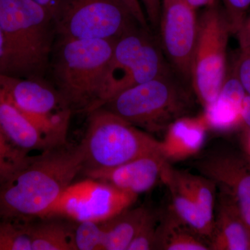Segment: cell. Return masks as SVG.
<instances>
[{"label":"cell","instance_id":"cell-11","mask_svg":"<svg viewBox=\"0 0 250 250\" xmlns=\"http://www.w3.org/2000/svg\"><path fill=\"white\" fill-rule=\"evenodd\" d=\"M162 47L182 76L190 80V67L198 31L196 9L187 0H162L160 22Z\"/></svg>","mask_w":250,"mask_h":250},{"label":"cell","instance_id":"cell-37","mask_svg":"<svg viewBox=\"0 0 250 250\" xmlns=\"http://www.w3.org/2000/svg\"></svg>","mask_w":250,"mask_h":250},{"label":"cell","instance_id":"cell-33","mask_svg":"<svg viewBox=\"0 0 250 250\" xmlns=\"http://www.w3.org/2000/svg\"><path fill=\"white\" fill-rule=\"evenodd\" d=\"M241 123L250 127V96L246 95L241 108Z\"/></svg>","mask_w":250,"mask_h":250},{"label":"cell","instance_id":"cell-21","mask_svg":"<svg viewBox=\"0 0 250 250\" xmlns=\"http://www.w3.org/2000/svg\"><path fill=\"white\" fill-rule=\"evenodd\" d=\"M169 173L174 180L195 200L208 226L213 229L215 223V204L216 185L213 181L200 174L174 169L169 165Z\"/></svg>","mask_w":250,"mask_h":250},{"label":"cell","instance_id":"cell-7","mask_svg":"<svg viewBox=\"0 0 250 250\" xmlns=\"http://www.w3.org/2000/svg\"><path fill=\"white\" fill-rule=\"evenodd\" d=\"M147 31L139 26L115 42L104 77L98 108L123 90L167 72L161 51L151 40Z\"/></svg>","mask_w":250,"mask_h":250},{"label":"cell","instance_id":"cell-1","mask_svg":"<svg viewBox=\"0 0 250 250\" xmlns=\"http://www.w3.org/2000/svg\"><path fill=\"white\" fill-rule=\"evenodd\" d=\"M83 170L80 144L67 143L30 156L0 185V218L25 222L41 218Z\"/></svg>","mask_w":250,"mask_h":250},{"label":"cell","instance_id":"cell-31","mask_svg":"<svg viewBox=\"0 0 250 250\" xmlns=\"http://www.w3.org/2000/svg\"><path fill=\"white\" fill-rule=\"evenodd\" d=\"M236 34L241 49H246L250 41V14L247 16Z\"/></svg>","mask_w":250,"mask_h":250},{"label":"cell","instance_id":"cell-4","mask_svg":"<svg viewBox=\"0 0 250 250\" xmlns=\"http://www.w3.org/2000/svg\"><path fill=\"white\" fill-rule=\"evenodd\" d=\"M85 136L80 143L83 170H106L143 156L162 154V143L104 107L88 113Z\"/></svg>","mask_w":250,"mask_h":250},{"label":"cell","instance_id":"cell-30","mask_svg":"<svg viewBox=\"0 0 250 250\" xmlns=\"http://www.w3.org/2000/svg\"><path fill=\"white\" fill-rule=\"evenodd\" d=\"M129 10L138 23L144 29H149L147 18L140 0H121Z\"/></svg>","mask_w":250,"mask_h":250},{"label":"cell","instance_id":"cell-19","mask_svg":"<svg viewBox=\"0 0 250 250\" xmlns=\"http://www.w3.org/2000/svg\"><path fill=\"white\" fill-rule=\"evenodd\" d=\"M130 208L102 223L103 250H127L136 233L152 213L144 207Z\"/></svg>","mask_w":250,"mask_h":250},{"label":"cell","instance_id":"cell-8","mask_svg":"<svg viewBox=\"0 0 250 250\" xmlns=\"http://www.w3.org/2000/svg\"><path fill=\"white\" fill-rule=\"evenodd\" d=\"M53 20L61 39L117 40L141 26L121 0H61Z\"/></svg>","mask_w":250,"mask_h":250},{"label":"cell","instance_id":"cell-35","mask_svg":"<svg viewBox=\"0 0 250 250\" xmlns=\"http://www.w3.org/2000/svg\"><path fill=\"white\" fill-rule=\"evenodd\" d=\"M35 1L42 5L46 9L48 10L53 16L54 11L57 9L61 0H35Z\"/></svg>","mask_w":250,"mask_h":250},{"label":"cell","instance_id":"cell-29","mask_svg":"<svg viewBox=\"0 0 250 250\" xmlns=\"http://www.w3.org/2000/svg\"><path fill=\"white\" fill-rule=\"evenodd\" d=\"M147 18L148 24L154 28L159 26L162 0H140Z\"/></svg>","mask_w":250,"mask_h":250},{"label":"cell","instance_id":"cell-28","mask_svg":"<svg viewBox=\"0 0 250 250\" xmlns=\"http://www.w3.org/2000/svg\"><path fill=\"white\" fill-rule=\"evenodd\" d=\"M247 95L250 96V51L241 49L233 72Z\"/></svg>","mask_w":250,"mask_h":250},{"label":"cell","instance_id":"cell-25","mask_svg":"<svg viewBox=\"0 0 250 250\" xmlns=\"http://www.w3.org/2000/svg\"><path fill=\"white\" fill-rule=\"evenodd\" d=\"M102 223L75 222V243L77 250H103Z\"/></svg>","mask_w":250,"mask_h":250},{"label":"cell","instance_id":"cell-5","mask_svg":"<svg viewBox=\"0 0 250 250\" xmlns=\"http://www.w3.org/2000/svg\"><path fill=\"white\" fill-rule=\"evenodd\" d=\"M102 107L151 134L166 131L172 122L186 116L189 99L167 72L123 90Z\"/></svg>","mask_w":250,"mask_h":250},{"label":"cell","instance_id":"cell-10","mask_svg":"<svg viewBox=\"0 0 250 250\" xmlns=\"http://www.w3.org/2000/svg\"><path fill=\"white\" fill-rule=\"evenodd\" d=\"M137 198L111 184L87 178L72 183L42 217L103 223L130 208Z\"/></svg>","mask_w":250,"mask_h":250},{"label":"cell","instance_id":"cell-13","mask_svg":"<svg viewBox=\"0 0 250 250\" xmlns=\"http://www.w3.org/2000/svg\"><path fill=\"white\" fill-rule=\"evenodd\" d=\"M243 161L210 154L195 163L197 170L215 185L231 189L245 223L250 227V169Z\"/></svg>","mask_w":250,"mask_h":250},{"label":"cell","instance_id":"cell-22","mask_svg":"<svg viewBox=\"0 0 250 250\" xmlns=\"http://www.w3.org/2000/svg\"><path fill=\"white\" fill-rule=\"evenodd\" d=\"M203 237L192 231L174 216L164 219L158 229L157 249L164 250H208L210 245Z\"/></svg>","mask_w":250,"mask_h":250},{"label":"cell","instance_id":"cell-23","mask_svg":"<svg viewBox=\"0 0 250 250\" xmlns=\"http://www.w3.org/2000/svg\"><path fill=\"white\" fill-rule=\"evenodd\" d=\"M29 153L15 146L0 126V185L27 163L30 157Z\"/></svg>","mask_w":250,"mask_h":250},{"label":"cell","instance_id":"cell-20","mask_svg":"<svg viewBox=\"0 0 250 250\" xmlns=\"http://www.w3.org/2000/svg\"><path fill=\"white\" fill-rule=\"evenodd\" d=\"M167 163L163 172L161 181L167 186L172 199V208L174 216L181 223L203 238L210 239L213 229L208 226L195 200L187 190L177 184L169 173Z\"/></svg>","mask_w":250,"mask_h":250},{"label":"cell","instance_id":"cell-6","mask_svg":"<svg viewBox=\"0 0 250 250\" xmlns=\"http://www.w3.org/2000/svg\"><path fill=\"white\" fill-rule=\"evenodd\" d=\"M231 27L218 3L204 8L192 54L190 80L204 108L218 98L226 80L227 54Z\"/></svg>","mask_w":250,"mask_h":250},{"label":"cell","instance_id":"cell-3","mask_svg":"<svg viewBox=\"0 0 250 250\" xmlns=\"http://www.w3.org/2000/svg\"><path fill=\"white\" fill-rule=\"evenodd\" d=\"M116 40L58 38L52 51L56 87L70 108L88 114L98 108L104 77Z\"/></svg>","mask_w":250,"mask_h":250},{"label":"cell","instance_id":"cell-17","mask_svg":"<svg viewBox=\"0 0 250 250\" xmlns=\"http://www.w3.org/2000/svg\"><path fill=\"white\" fill-rule=\"evenodd\" d=\"M218 217L210 238V250H246L250 248V229L237 205L221 197Z\"/></svg>","mask_w":250,"mask_h":250},{"label":"cell","instance_id":"cell-9","mask_svg":"<svg viewBox=\"0 0 250 250\" xmlns=\"http://www.w3.org/2000/svg\"><path fill=\"white\" fill-rule=\"evenodd\" d=\"M0 83L51 147L67 143L72 111L57 88L39 78L9 75H0Z\"/></svg>","mask_w":250,"mask_h":250},{"label":"cell","instance_id":"cell-15","mask_svg":"<svg viewBox=\"0 0 250 250\" xmlns=\"http://www.w3.org/2000/svg\"><path fill=\"white\" fill-rule=\"evenodd\" d=\"M0 126L10 141L23 150L41 152L52 147L41 131L15 104L1 83Z\"/></svg>","mask_w":250,"mask_h":250},{"label":"cell","instance_id":"cell-36","mask_svg":"<svg viewBox=\"0 0 250 250\" xmlns=\"http://www.w3.org/2000/svg\"><path fill=\"white\" fill-rule=\"evenodd\" d=\"M245 49H248V50H250V48Z\"/></svg>","mask_w":250,"mask_h":250},{"label":"cell","instance_id":"cell-32","mask_svg":"<svg viewBox=\"0 0 250 250\" xmlns=\"http://www.w3.org/2000/svg\"><path fill=\"white\" fill-rule=\"evenodd\" d=\"M0 75H8V59L6 44L0 27Z\"/></svg>","mask_w":250,"mask_h":250},{"label":"cell","instance_id":"cell-2","mask_svg":"<svg viewBox=\"0 0 250 250\" xmlns=\"http://www.w3.org/2000/svg\"><path fill=\"white\" fill-rule=\"evenodd\" d=\"M0 27L8 75L40 79L49 66L57 36L52 14L35 0H0Z\"/></svg>","mask_w":250,"mask_h":250},{"label":"cell","instance_id":"cell-26","mask_svg":"<svg viewBox=\"0 0 250 250\" xmlns=\"http://www.w3.org/2000/svg\"><path fill=\"white\" fill-rule=\"evenodd\" d=\"M158 218L152 213L131 242L127 250H157Z\"/></svg>","mask_w":250,"mask_h":250},{"label":"cell","instance_id":"cell-27","mask_svg":"<svg viewBox=\"0 0 250 250\" xmlns=\"http://www.w3.org/2000/svg\"><path fill=\"white\" fill-rule=\"evenodd\" d=\"M224 11L231 27V32L236 33L247 17L250 9V0H222Z\"/></svg>","mask_w":250,"mask_h":250},{"label":"cell","instance_id":"cell-16","mask_svg":"<svg viewBox=\"0 0 250 250\" xmlns=\"http://www.w3.org/2000/svg\"><path fill=\"white\" fill-rule=\"evenodd\" d=\"M32 250H77L75 222L62 217H42L24 222Z\"/></svg>","mask_w":250,"mask_h":250},{"label":"cell","instance_id":"cell-18","mask_svg":"<svg viewBox=\"0 0 250 250\" xmlns=\"http://www.w3.org/2000/svg\"><path fill=\"white\" fill-rule=\"evenodd\" d=\"M246 93L236 75L226 77L218 98L202 113L208 129L225 131L241 123L242 102Z\"/></svg>","mask_w":250,"mask_h":250},{"label":"cell","instance_id":"cell-24","mask_svg":"<svg viewBox=\"0 0 250 250\" xmlns=\"http://www.w3.org/2000/svg\"><path fill=\"white\" fill-rule=\"evenodd\" d=\"M0 250H32L24 222L0 218Z\"/></svg>","mask_w":250,"mask_h":250},{"label":"cell","instance_id":"cell-14","mask_svg":"<svg viewBox=\"0 0 250 250\" xmlns=\"http://www.w3.org/2000/svg\"><path fill=\"white\" fill-rule=\"evenodd\" d=\"M208 130L203 114L181 117L166 130L165 137L161 141L163 156L170 163L195 155L203 147Z\"/></svg>","mask_w":250,"mask_h":250},{"label":"cell","instance_id":"cell-34","mask_svg":"<svg viewBox=\"0 0 250 250\" xmlns=\"http://www.w3.org/2000/svg\"><path fill=\"white\" fill-rule=\"evenodd\" d=\"M187 1L196 10L200 8L208 7L218 3L217 0H187Z\"/></svg>","mask_w":250,"mask_h":250},{"label":"cell","instance_id":"cell-12","mask_svg":"<svg viewBox=\"0 0 250 250\" xmlns=\"http://www.w3.org/2000/svg\"><path fill=\"white\" fill-rule=\"evenodd\" d=\"M167 162L161 154L143 156L112 168L82 172L87 178L96 179L139 196L149 191L159 180Z\"/></svg>","mask_w":250,"mask_h":250}]
</instances>
